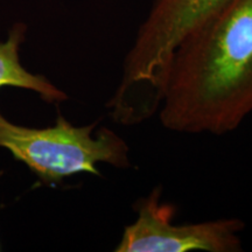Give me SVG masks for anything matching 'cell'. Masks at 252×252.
<instances>
[{
  "label": "cell",
  "instance_id": "cell-1",
  "mask_svg": "<svg viewBox=\"0 0 252 252\" xmlns=\"http://www.w3.org/2000/svg\"><path fill=\"white\" fill-rule=\"evenodd\" d=\"M252 113V0H228L173 55L157 115L167 130L223 135Z\"/></svg>",
  "mask_w": 252,
  "mask_h": 252
},
{
  "label": "cell",
  "instance_id": "cell-2",
  "mask_svg": "<svg viewBox=\"0 0 252 252\" xmlns=\"http://www.w3.org/2000/svg\"><path fill=\"white\" fill-rule=\"evenodd\" d=\"M228 0H153L123 63L122 77L108 103L113 121L139 125L161 105L176 48Z\"/></svg>",
  "mask_w": 252,
  "mask_h": 252
},
{
  "label": "cell",
  "instance_id": "cell-3",
  "mask_svg": "<svg viewBox=\"0 0 252 252\" xmlns=\"http://www.w3.org/2000/svg\"><path fill=\"white\" fill-rule=\"evenodd\" d=\"M97 123L74 126L59 115L53 126L31 128L18 126L0 115V147L25 163L46 186H58L72 175H100L99 163L130 168V147L108 127L93 135Z\"/></svg>",
  "mask_w": 252,
  "mask_h": 252
},
{
  "label": "cell",
  "instance_id": "cell-4",
  "mask_svg": "<svg viewBox=\"0 0 252 252\" xmlns=\"http://www.w3.org/2000/svg\"><path fill=\"white\" fill-rule=\"evenodd\" d=\"M137 219L126 225L116 252H239L245 223L220 219L175 224V207L162 201L158 186L134 204Z\"/></svg>",
  "mask_w": 252,
  "mask_h": 252
},
{
  "label": "cell",
  "instance_id": "cell-5",
  "mask_svg": "<svg viewBox=\"0 0 252 252\" xmlns=\"http://www.w3.org/2000/svg\"><path fill=\"white\" fill-rule=\"evenodd\" d=\"M26 27L17 24L7 40L0 42V88L9 86L33 90L48 103H61L68 99L63 91L53 86L42 75L28 72L20 63L19 47L25 39Z\"/></svg>",
  "mask_w": 252,
  "mask_h": 252
},
{
  "label": "cell",
  "instance_id": "cell-6",
  "mask_svg": "<svg viewBox=\"0 0 252 252\" xmlns=\"http://www.w3.org/2000/svg\"><path fill=\"white\" fill-rule=\"evenodd\" d=\"M0 175H1V173H0ZM0 250H1V248H0Z\"/></svg>",
  "mask_w": 252,
  "mask_h": 252
}]
</instances>
